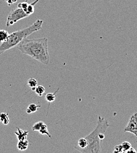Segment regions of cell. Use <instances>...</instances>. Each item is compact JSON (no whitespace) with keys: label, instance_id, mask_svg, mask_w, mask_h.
<instances>
[{"label":"cell","instance_id":"8fae6325","mask_svg":"<svg viewBox=\"0 0 137 153\" xmlns=\"http://www.w3.org/2000/svg\"><path fill=\"white\" fill-rule=\"evenodd\" d=\"M10 33L4 29L0 30V43H3L7 41Z\"/></svg>","mask_w":137,"mask_h":153},{"label":"cell","instance_id":"8992f818","mask_svg":"<svg viewBox=\"0 0 137 153\" xmlns=\"http://www.w3.org/2000/svg\"><path fill=\"white\" fill-rule=\"evenodd\" d=\"M17 131L14 133L15 135L17 136V138L18 141H21V140H27V137L28 134V131H24L21 128H17Z\"/></svg>","mask_w":137,"mask_h":153},{"label":"cell","instance_id":"6da1fadb","mask_svg":"<svg viewBox=\"0 0 137 153\" xmlns=\"http://www.w3.org/2000/svg\"><path fill=\"white\" fill-rule=\"evenodd\" d=\"M17 48L22 53L27 55L44 65H48L50 57L48 51V38H41L35 39L25 38Z\"/></svg>","mask_w":137,"mask_h":153},{"label":"cell","instance_id":"ac0fdd59","mask_svg":"<svg viewBox=\"0 0 137 153\" xmlns=\"http://www.w3.org/2000/svg\"><path fill=\"white\" fill-rule=\"evenodd\" d=\"M121 145L123 151H126L132 147L131 144L128 141H124L121 144Z\"/></svg>","mask_w":137,"mask_h":153},{"label":"cell","instance_id":"7402d4cb","mask_svg":"<svg viewBox=\"0 0 137 153\" xmlns=\"http://www.w3.org/2000/svg\"><path fill=\"white\" fill-rule=\"evenodd\" d=\"M126 153H137L136 149H135L134 148H133V147H131V148H129L128 150H127V151H126Z\"/></svg>","mask_w":137,"mask_h":153},{"label":"cell","instance_id":"4fadbf2b","mask_svg":"<svg viewBox=\"0 0 137 153\" xmlns=\"http://www.w3.org/2000/svg\"><path fill=\"white\" fill-rule=\"evenodd\" d=\"M88 141L85 137L80 138L78 141V145L77 147L80 148H85L88 145Z\"/></svg>","mask_w":137,"mask_h":153},{"label":"cell","instance_id":"e0dca14e","mask_svg":"<svg viewBox=\"0 0 137 153\" xmlns=\"http://www.w3.org/2000/svg\"><path fill=\"white\" fill-rule=\"evenodd\" d=\"M43 124L44 123L42 121H39V122L36 123L32 126V131H39L41 129Z\"/></svg>","mask_w":137,"mask_h":153},{"label":"cell","instance_id":"d6986e66","mask_svg":"<svg viewBox=\"0 0 137 153\" xmlns=\"http://www.w3.org/2000/svg\"><path fill=\"white\" fill-rule=\"evenodd\" d=\"M29 4H28L27 2H23V3H19L17 6V7L18 8H20L21 9H23L26 13H27V7L28 6Z\"/></svg>","mask_w":137,"mask_h":153},{"label":"cell","instance_id":"7c38bea8","mask_svg":"<svg viewBox=\"0 0 137 153\" xmlns=\"http://www.w3.org/2000/svg\"><path fill=\"white\" fill-rule=\"evenodd\" d=\"M39 131V133L41 134H42V135H47L49 138H52V135H51V134H50V133H49V131L48 130L47 126L44 123L43 124L41 129Z\"/></svg>","mask_w":137,"mask_h":153},{"label":"cell","instance_id":"52a82bcc","mask_svg":"<svg viewBox=\"0 0 137 153\" xmlns=\"http://www.w3.org/2000/svg\"><path fill=\"white\" fill-rule=\"evenodd\" d=\"M29 142L27 140H21V141H18L17 147V148L20 150V151H25L26 150L28 147Z\"/></svg>","mask_w":137,"mask_h":153},{"label":"cell","instance_id":"9c48e42d","mask_svg":"<svg viewBox=\"0 0 137 153\" xmlns=\"http://www.w3.org/2000/svg\"><path fill=\"white\" fill-rule=\"evenodd\" d=\"M0 123L4 125H8L10 123L8 114L6 112L0 113Z\"/></svg>","mask_w":137,"mask_h":153},{"label":"cell","instance_id":"cb8c5ba5","mask_svg":"<svg viewBox=\"0 0 137 153\" xmlns=\"http://www.w3.org/2000/svg\"><path fill=\"white\" fill-rule=\"evenodd\" d=\"M28 1H30V0H25V2H27Z\"/></svg>","mask_w":137,"mask_h":153},{"label":"cell","instance_id":"ba28073f","mask_svg":"<svg viewBox=\"0 0 137 153\" xmlns=\"http://www.w3.org/2000/svg\"><path fill=\"white\" fill-rule=\"evenodd\" d=\"M41 107V105H36V104H31L28 105V107H27V110H26V112L27 114H30L31 113H34V112H36L39 109V108Z\"/></svg>","mask_w":137,"mask_h":153},{"label":"cell","instance_id":"9a60e30c","mask_svg":"<svg viewBox=\"0 0 137 153\" xmlns=\"http://www.w3.org/2000/svg\"><path fill=\"white\" fill-rule=\"evenodd\" d=\"M45 91H46L45 88L43 86H37L36 87L35 91H34L36 92V93L39 96L41 97V96H42L44 94V93H45Z\"/></svg>","mask_w":137,"mask_h":153},{"label":"cell","instance_id":"5b68a950","mask_svg":"<svg viewBox=\"0 0 137 153\" xmlns=\"http://www.w3.org/2000/svg\"><path fill=\"white\" fill-rule=\"evenodd\" d=\"M124 132L132 133L137 137V112L134 113L131 116L126 126L124 128Z\"/></svg>","mask_w":137,"mask_h":153},{"label":"cell","instance_id":"5bb4252c","mask_svg":"<svg viewBox=\"0 0 137 153\" xmlns=\"http://www.w3.org/2000/svg\"><path fill=\"white\" fill-rule=\"evenodd\" d=\"M38 2H39V0H36L35 1L28 5V6L27 7V13L29 15H30L31 14L34 13V6H35Z\"/></svg>","mask_w":137,"mask_h":153},{"label":"cell","instance_id":"2e32d148","mask_svg":"<svg viewBox=\"0 0 137 153\" xmlns=\"http://www.w3.org/2000/svg\"><path fill=\"white\" fill-rule=\"evenodd\" d=\"M27 84L30 88H35L37 86V81L35 79H30L27 81Z\"/></svg>","mask_w":137,"mask_h":153},{"label":"cell","instance_id":"30bf717a","mask_svg":"<svg viewBox=\"0 0 137 153\" xmlns=\"http://www.w3.org/2000/svg\"><path fill=\"white\" fill-rule=\"evenodd\" d=\"M59 88L57 89V91H56L54 93H48L47 94H46L45 95V99L46 100L49 102V103H52L53 102H54L56 98V94L58 92Z\"/></svg>","mask_w":137,"mask_h":153},{"label":"cell","instance_id":"3957f363","mask_svg":"<svg viewBox=\"0 0 137 153\" xmlns=\"http://www.w3.org/2000/svg\"><path fill=\"white\" fill-rule=\"evenodd\" d=\"M43 21L37 20L27 28L10 34L6 41L0 43V55L17 46L28 36L42 28Z\"/></svg>","mask_w":137,"mask_h":153},{"label":"cell","instance_id":"277c9868","mask_svg":"<svg viewBox=\"0 0 137 153\" xmlns=\"http://www.w3.org/2000/svg\"><path fill=\"white\" fill-rule=\"evenodd\" d=\"M30 16L23 9L20 8H16L13 9L9 14L6 22V26L10 27L13 25L19 20L24 19Z\"/></svg>","mask_w":137,"mask_h":153},{"label":"cell","instance_id":"7a4b0ae2","mask_svg":"<svg viewBox=\"0 0 137 153\" xmlns=\"http://www.w3.org/2000/svg\"><path fill=\"white\" fill-rule=\"evenodd\" d=\"M109 127V124L108 120L99 116L96 128L85 137L88 142L87 147L85 148H80L75 146L74 148L81 153H102V140L100 139L99 134L100 132H106Z\"/></svg>","mask_w":137,"mask_h":153},{"label":"cell","instance_id":"ffe728a7","mask_svg":"<svg viewBox=\"0 0 137 153\" xmlns=\"http://www.w3.org/2000/svg\"><path fill=\"white\" fill-rule=\"evenodd\" d=\"M123 151L122 150V148L121 147V145L119 144L118 145H116L113 151V153H119Z\"/></svg>","mask_w":137,"mask_h":153},{"label":"cell","instance_id":"44dd1931","mask_svg":"<svg viewBox=\"0 0 137 153\" xmlns=\"http://www.w3.org/2000/svg\"><path fill=\"white\" fill-rule=\"evenodd\" d=\"M5 1L8 6H11L12 4L16 3L18 0H5Z\"/></svg>","mask_w":137,"mask_h":153},{"label":"cell","instance_id":"603a6c76","mask_svg":"<svg viewBox=\"0 0 137 153\" xmlns=\"http://www.w3.org/2000/svg\"><path fill=\"white\" fill-rule=\"evenodd\" d=\"M119 153H126V151H122V152H121Z\"/></svg>","mask_w":137,"mask_h":153}]
</instances>
